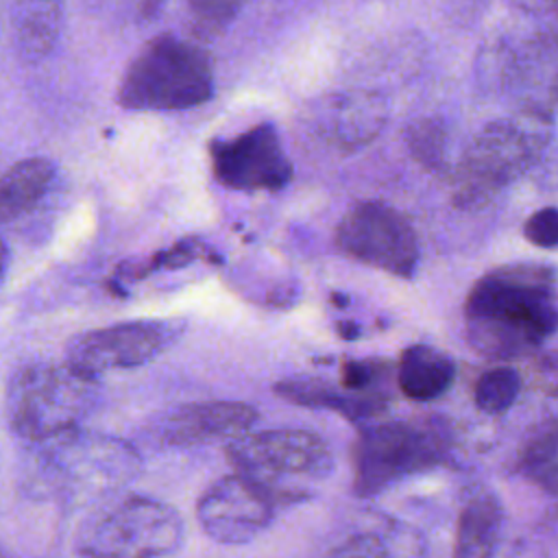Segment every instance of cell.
I'll return each mask as SVG.
<instances>
[{
	"label": "cell",
	"mask_w": 558,
	"mask_h": 558,
	"mask_svg": "<svg viewBox=\"0 0 558 558\" xmlns=\"http://www.w3.org/2000/svg\"><path fill=\"white\" fill-rule=\"evenodd\" d=\"M209 248L201 242V240H181L177 242L174 246H170L168 251H161L153 257V262H148L144 266V270H155L159 266H166V268H181V266H187L190 262H194L196 257H207L209 259Z\"/></svg>",
	"instance_id": "83f0119b"
},
{
	"label": "cell",
	"mask_w": 558,
	"mask_h": 558,
	"mask_svg": "<svg viewBox=\"0 0 558 558\" xmlns=\"http://www.w3.org/2000/svg\"><path fill=\"white\" fill-rule=\"evenodd\" d=\"M277 510L275 499L238 471L218 477L196 501L198 525L222 545L253 541L272 523Z\"/></svg>",
	"instance_id": "4fadbf2b"
},
{
	"label": "cell",
	"mask_w": 558,
	"mask_h": 558,
	"mask_svg": "<svg viewBox=\"0 0 558 558\" xmlns=\"http://www.w3.org/2000/svg\"><path fill=\"white\" fill-rule=\"evenodd\" d=\"M54 181V163L44 157L15 161L2 177L0 185V218L13 222L33 211L50 192Z\"/></svg>",
	"instance_id": "ffe728a7"
},
{
	"label": "cell",
	"mask_w": 558,
	"mask_h": 558,
	"mask_svg": "<svg viewBox=\"0 0 558 558\" xmlns=\"http://www.w3.org/2000/svg\"><path fill=\"white\" fill-rule=\"evenodd\" d=\"M31 445L22 486L39 499H54L68 508L100 501L142 471L137 449L111 434L76 427Z\"/></svg>",
	"instance_id": "7a4b0ae2"
},
{
	"label": "cell",
	"mask_w": 558,
	"mask_h": 558,
	"mask_svg": "<svg viewBox=\"0 0 558 558\" xmlns=\"http://www.w3.org/2000/svg\"><path fill=\"white\" fill-rule=\"evenodd\" d=\"M451 429L438 416L375 418L357 425L353 440V493L377 497L395 484L440 466L451 456Z\"/></svg>",
	"instance_id": "277c9868"
},
{
	"label": "cell",
	"mask_w": 558,
	"mask_h": 558,
	"mask_svg": "<svg viewBox=\"0 0 558 558\" xmlns=\"http://www.w3.org/2000/svg\"><path fill=\"white\" fill-rule=\"evenodd\" d=\"M185 4L196 33L211 37L233 22L244 0H185Z\"/></svg>",
	"instance_id": "d4e9b609"
},
{
	"label": "cell",
	"mask_w": 558,
	"mask_h": 558,
	"mask_svg": "<svg viewBox=\"0 0 558 558\" xmlns=\"http://www.w3.org/2000/svg\"><path fill=\"white\" fill-rule=\"evenodd\" d=\"M227 460L279 508L310 499L333 471V453L325 438L296 427L248 432L227 445Z\"/></svg>",
	"instance_id": "8992f818"
},
{
	"label": "cell",
	"mask_w": 558,
	"mask_h": 558,
	"mask_svg": "<svg viewBox=\"0 0 558 558\" xmlns=\"http://www.w3.org/2000/svg\"><path fill=\"white\" fill-rule=\"evenodd\" d=\"M209 159L214 179L229 190L277 192L294 174L277 129L266 122L233 137L211 140Z\"/></svg>",
	"instance_id": "7c38bea8"
},
{
	"label": "cell",
	"mask_w": 558,
	"mask_h": 558,
	"mask_svg": "<svg viewBox=\"0 0 558 558\" xmlns=\"http://www.w3.org/2000/svg\"><path fill=\"white\" fill-rule=\"evenodd\" d=\"M325 558H427V541L412 523L379 517L336 543Z\"/></svg>",
	"instance_id": "2e32d148"
},
{
	"label": "cell",
	"mask_w": 558,
	"mask_h": 558,
	"mask_svg": "<svg viewBox=\"0 0 558 558\" xmlns=\"http://www.w3.org/2000/svg\"><path fill=\"white\" fill-rule=\"evenodd\" d=\"M456 379V362L436 347L410 344L399 360L397 384L412 401H434L442 397Z\"/></svg>",
	"instance_id": "e0dca14e"
},
{
	"label": "cell",
	"mask_w": 558,
	"mask_h": 558,
	"mask_svg": "<svg viewBox=\"0 0 558 558\" xmlns=\"http://www.w3.org/2000/svg\"><path fill=\"white\" fill-rule=\"evenodd\" d=\"M504 525V508L497 495L490 490L473 493L460 514L456 525L453 558H490Z\"/></svg>",
	"instance_id": "ac0fdd59"
},
{
	"label": "cell",
	"mask_w": 558,
	"mask_h": 558,
	"mask_svg": "<svg viewBox=\"0 0 558 558\" xmlns=\"http://www.w3.org/2000/svg\"><path fill=\"white\" fill-rule=\"evenodd\" d=\"M519 473L558 504V421L545 423L521 449Z\"/></svg>",
	"instance_id": "7402d4cb"
},
{
	"label": "cell",
	"mask_w": 558,
	"mask_h": 558,
	"mask_svg": "<svg viewBox=\"0 0 558 558\" xmlns=\"http://www.w3.org/2000/svg\"><path fill=\"white\" fill-rule=\"evenodd\" d=\"M410 155L429 172H447V129L438 118L414 120L405 131Z\"/></svg>",
	"instance_id": "603a6c76"
},
{
	"label": "cell",
	"mask_w": 558,
	"mask_h": 558,
	"mask_svg": "<svg viewBox=\"0 0 558 558\" xmlns=\"http://www.w3.org/2000/svg\"><path fill=\"white\" fill-rule=\"evenodd\" d=\"M386 122V105L375 94H349L333 102L331 137L344 148L368 144Z\"/></svg>",
	"instance_id": "44dd1931"
},
{
	"label": "cell",
	"mask_w": 558,
	"mask_h": 558,
	"mask_svg": "<svg viewBox=\"0 0 558 558\" xmlns=\"http://www.w3.org/2000/svg\"><path fill=\"white\" fill-rule=\"evenodd\" d=\"M214 61L177 35H157L129 61L116 100L133 111H183L214 98Z\"/></svg>",
	"instance_id": "5b68a950"
},
{
	"label": "cell",
	"mask_w": 558,
	"mask_h": 558,
	"mask_svg": "<svg viewBox=\"0 0 558 558\" xmlns=\"http://www.w3.org/2000/svg\"><path fill=\"white\" fill-rule=\"evenodd\" d=\"M275 395L301 408L331 410L357 425L381 418L390 399V397L357 395L347 390L342 384H331L320 377H303V375L277 381Z\"/></svg>",
	"instance_id": "9a60e30c"
},
{
	"label": "cell",
	"mask_w": 558,
	"mask_h": 558,
	"mask_svg": "<svg viewBox=\"0 0 558 558\" xmlns=\"http://www.w3.org/2000/svg\"><path fill=\"white\" fill-rule=\"evenodd\" d=\"M11 26L20 57L26 61L44 59L61 31V0H15Z\"/></svg>",
	"instance_id": "d6986e66"
},
{
	"label": "cell",
	"mask_w": 558,
	"mask_h": 558,
	"mask_svg": "<svg viewBox=\"0 0 558 558\" xmlns=\"http://www.w3.org/2000/svg\"><path fill=\"white\" fill-rule=\"evenodd\" d=\"M98 401L96 379L65 362L17 368L4 388V421L15 438L41 442L81 427Z\"/></svg>",
	"instance_id": "52a82bcc"
},
{
	"label": "cell",
	"mask_w": 558,
	"mask_h": 558,
	"mask_svg": "<svg viewBox=\"0 0 558 558\" xmlns=\"http://www.w3.org/2000/svg\"><path fill=\"white\" fill-rule=\"evenodd\" d=\"M506 4L523 20V26L558 33V0H506Z\"/></svg>",
	"instance_id": "484cf974"
},
{
	"label": "cell",
	"mask_w": 558,
	"mask_h": 558,
	"mask_svg": "<svg viewBox=\"0 0 558 558\" xmlns=\"http://www.w3.org/2000/svg\"><path fill=\"white\" fill-rule=\"evenodd\" d=\"M554 140V116L519 109L484 124L453 170V203L477 211L530 172Z\"/></svg>",
	"instance_id": "3957f363"
},
{
	"label": "cell",
	"mask_w": 558,
	"mask_h": 558,
	"mask_svg": "<svg viewBox=\"0 0 558 558\" xmlns=\"http://www.w3.org/2000/svg\"><path fill=\"white\" fill-rule=\"evenodd\" d=\"M183 517L166 501L131 495L96 510L78 527L83 558H159L183 543Z\"/></svg>",
	"instance_id": "9c48e42d"
},
{
	"label": "cell",
	"mask_w": 558,
	"mask_h": 558,
	"mask_svg": "<svg viewBox=\"0 0 558 558\" xmlns=\"http://www.w3.org/2000/svg\"><path fill=\"white\" fill-rule=\"evenodd\" d=\"M259 412L244 401L185 403L163 414L155 425V440L163 447H201L233 442L248 434Z\"/></svg>",
	"instance_id": "5bb4252c"
},
{
	"label": "cell",
	"mask_w": 558,
	"mask_h": 558,
	"mask_svg": "<svg viewBox=\"0 0 558 558\" xmlns=\"http://www.w3.org/2000/svg\"><path fill=\"white\" fill-rule=\"evenodd\" d=\"M336 246L351 259L410 279L418 266V240L412 225L390 205L362 201L336 227Z\"/></svg>",
	"instance_id": "8fae6325"
},
{
	"label": "cell",
	"mask_w": 558,
	"mask_h": 558,
	"mask_svg": "<svg viewBox=\"0 0 558 558\" xmlns=\"http://www.w3.org/2000/svg\"><path fill=\"white\" fill-rule=\"evenodd\" d=\"M469 344L490 360L532 355L558 331L556 275L543 264L501 266L475 281L464 301Z\"/></svg>",
	"instance_id": "6da1fadb"
},
{
	"label": "cell",
	"mask_w": 558,
	"mask_h": 558,
	"mask_svg": "<svg viewBox=\"0 0 558 558\" xmlns=\"http://www.w3.org/2000/svg\"><path fill=\"white\" fill-rule=\"evenodd\" d=\"M183 331V318H142L89 329L68 342L63 362L83 377L98 379L153 362L177 344Z\"/></svg>",
	"instance_id": "30bf717a"
},
{
	"label": "cell",
	"mask_w": 558,
	"mask_h": 558,
	"mask_svg": "<svg viewBox=\"0 0 558 558\" xmlns=\"http://www.w3.org/2000/svg\"><path fill=\"white\" fill-rule=\"evenodd\" d=\"M521 392V375L512 366H495L480 375L473 388V401L480 412L499 416L508 412Z\"/></svg>",
	"instance_id": "cb8c5ba5"
},
{
	"label": "cell",
	"mask_w": 558,
	"mask_h": 558,
	"mask_svg": "<svg viewBox=\"0 0 558 558\" xmlns=\"http://www.w3.org/2000/svg\"><path fill=\"white\" fill-rule=\"evenodd\" d=\"M484 92L510 102L514 111H558V33L521 28L488 39L477 57Z\"/></svg>",
	"instance_id": "ba28073f"
},
{
	"label": "cell",
	"mask_w": 558,
	"mask_h": 558,
	"mask_svg": "<svg viewBox=\"0 0 558 558\" xmlns=\"http://www.w3.org/2000/svg\"><path fill=\"white\" fill-rule=\"evenodd\" d=\"M523 235L538 248H558V207H541L534 211L523 225Z\"/></svg>",
	"instance_id": "4316f807"
}]
</instances>
